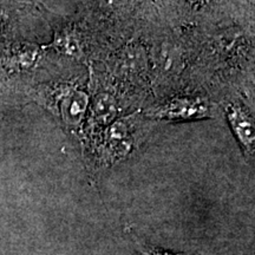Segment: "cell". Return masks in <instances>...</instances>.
<instances>
[{"label": "cell", "instance_id": "cell-1", "mask_svg": "<svg viewBox=\"0 0 255 255\" xmlns=\"http://www.w3.org/2000/svg\"><path fill=\"white\" fill-rule=\"evenodd\" d=\"M152 116L167 121H190L209 117V108L201 98L181 97L164 102L152 110Z\"/></svg>", "mask_w": 255, "mask_h": 255}, {"label": "cell", "instance_id": "cell-2", "mask_svg": "<svg viewBox=\"0 0 255 255\" xmlns=\"http://www.w3.org/2000/svg\"><path fill=\"white\" fill-rule=\"evenodd\" d=\"M226 116L242 148L245 149L248 156L253 157L255 132L252 117L244 108L237 104H228L226 107Z\"/></svg>", "mask_w": 255, "mask_h": 255}, {"label": "cell", "instance_id": "cell-3", "mask_svg": "<svg viewBox=\"0 0 255 255\" xmlns=\"http://www.w3.org/2000/svg\"><path fill=\"white\" fill-rule=\"evenodd\" d=\"M89 105L88 96L82 91L70 92L63 100L62 116L71 126L81 123Z\"/></svg>", "mask_w": 255, "mask_h": 255}, {"label": "cell", "instance_id": "cell-4", "mask_svg": "<svg viewBox=\"0 0 255 255\" xmlns=\"http://www.w3.org/2000/svg\"><path fill=\"white\" fill-rule=\"evenodd\" d=\"M116 102L109 95H100L92 104V116L100 123H108L116 116Z\"/></svg>", "mask_w": 255, "mask_h": 255}, {"label": "cell", "instance_id": "cell-5", "mask_svg": "<svg viewBox=\"0 0 255 255\" xmlns=\"http://www.w3.org/2000/svg\"><path fill=\"white\" fill-rule=\"evenodd\" d=\"M139 255H182V254H174L170 252L163 251L161 248H152V247H138Z\"/></svg>", "mask_w": 255, "mask_h": 255}, {"label": "cell", "instance_id": "cell-6", "mask_svg": "<svg viewBox=\"0 0 255 255\" xmlns=\"http://www.w3.org/2000/svg\"><path fill=\"white\" fill-rule=\"evenodd\" d=\"M195 1H203V0H195Z\"/></svg>", "mask_w": 255, "mask_h": 255}]
</instances>
